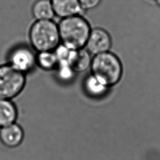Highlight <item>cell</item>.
Masks as SVG:
<instances>
[{
  "label": "cell",
  "instance_id": "obj_1",
  "mask_svg": "<svg viewBox=\"0 0 160 160\" xmlns=\"http://www.w3.org/2000/svg\"><path fill=\"white\" fill-rule=\"evenodd\" d=\"M58 28L62 44L71 49L84 48L91 31L89 22L79 15L62 19Z\"/></svg>",
  "mask_w": 160,
  "mask_h": 160
},
{
  "label": "cell",
  "instance_id": "obj_2",
  "mask_svg": "<svg viewBox=\"0 0 160 160\" xmlns=\"http://www.w3.org/2000/svg\"><path fill=\"white\" fill-rule=\"evenodd\" d=\"M91 69L92 74L109 88L117 84L122 74V66L119 59L109 51L94 56Z\"/></svg>",
  "mask_w": 160,
  "mask_h": 160
},
{
  "label": "cell",
  "instance_id": "obj_3",
  "mask_svg": "<svg viewBox=\"0 0 160 160\" xmlns=\"http://www.w3.org/2000/svg\"><path fill=\"white\" fill-rule=\"evenodd\" d=\"M29 38L37 52L53 51L61 41L58 24L52 20L36 21L30 28Z\"/></svg>",
  "mask_w": 160,
  "mask_h": 160
},
{
  "label": "cell",
  "instance_id": "obj_4",
  "mask_svg": "<svg viewBox=\"0 0 160 160\" xmlns=\"http://www.w3.org/2000/svg\"><path fill=\"white\" fill-rule=\"evenodd\" d=\"M25 84L24 74L8 63L0 65V99H12L22 92Z\"/></svg>",
  "mask_w": 160,
  "mask_h": 160
},
{
  "label": "cell",
  "instance_id": "obj_5",
  "mask_svg": "<svg viewBox=\"0 0 160 160\" xmlns=\"http://www.w3.org/2000/svg\"><path fill=\"white\" fill-rule=\"evenodd\" d=\"M31 48L24 44L13 47L8 54V64L17 71L26 74L36 65V54Z\"/></svg>",
  "mask_w": 160,
  "mask_h": 160
},
{
  "label": "cell",
  "instance_id": "obj_6",
  "mask_svg": "<svg viewBox=\"0 0 160 160\" xmlns=\"http://www.w3.org/2000/svg\"><path fill=\"white\" fill-rule=\"evenodd\" d=\"M111 44L109 33L102 28H96L91 29L85 47L91 54L95 56L109 51Z\"/></svg>",
  "mask_w": 160,
  "mask_h": 160
},
{
  "label": "cell",
  "instance_id": "obj_7",
  "mask_svg": "<svg viewBox=\"0 0 160 160\" xmlns=\"http://www.w3.org/2000/svg\"><path fill=\"white\" fill-rule=\"evenodd\" d=\"M23 138V129L16 122L0 128V141L8 148H14L18 146Z\"/></svg>",
  "mask_w": 160,
  "mask_h": 160
},
{
  "label": "cell",
  "instance_id": "obj_8",
  "mask_svg": "<svg viewBox=\"0 0 160 160\" xmlns=\"http://www.w3.org/2000/svg\"><path fill=\"white\" fill-rule=\"evenodd\" d=\"M92 59L90 52L86 49H72L68 62L75 72L80 73L91 68Z\"/></svg>",
  "mask_w": 160,
  "mask_h": 160
},
{
  "label": "cell",
  "instance_id": "obj_9",
  "mask_svg": "<svg viewBox=\"0 0 160 160\" xmlns=\"http://www.w3.org/2000/svg\"><path fill=\"white\" fill-rule=\"evenodd\" d=\"M54 14L62 19L79 15L82 11L79 0H51Z\"/></svg>",
  "mask_w": 160,
  "mask_h": 160
},
{
  "label": "cell",
  "instance_id": "obj_10",
  "mask_svg": "<svg viewBox=\"0 0 160 160\" xmlns=\"http://www.w3.org/2000/svg\"><path fill=\"white\" fill-rule=\"evenodd\" d=\"M18 109L12 99H0V128L16 122Z\"/></svg>",
  "mask_w": 160,
  "mask_h": 160
},
{
  "label": "cell",
  "instance_id": "obj_11",
  "mask_svg": "<svg viewBox=\"0 0 160 160\" xmlns=\"http://www.w3.org/2000/svg\"><path fill=\"white\" fill-rule=\"evenodd\" d=\"M32 14L36 21L51 20L55 14L51 0H37L32 7Z\"/></svg>",
  "mask_w": 160,
  "mask_h": 160
},
{
  "label": "cell",
  "instance_id": "obj_12",
  "mask_svg": "<svg viewBox=\"0 0 160 160\" xmlns=\"http://www.w3.org/2000/svg\"><path fill=\"white\" fill-rule=\"evenodd\" d=\"M83 85L86 93L94 98L103 96L106 93L109 88V87L102 84L92 74L86 78Z\"/></svg>",
  "mask_w": 160,
  "mask_h": 160
},
{
  "label": "cell",
  "instance_id": "obj_13",
  "mask_svg": "<svg viewBox=\"0 0 160 160\" xmlns=\"http://www.w3.org/2000/svg\"><path fill=\"white\" fill-rule=\"evenodd\" d=\"M36 65L40 68L49 71L54 69L58 66V60L52 51H41L36 54Z\"/></svg>",
  "mask_w": 160,
  "mask_h": 160
},
{
  "label": "cell",
  "instance_id": "obj_14",
  "mask_svg": "<svg viewBox=\"0 0 160 160\" xmlns=\"http://www.w3.org/2000/svg\"><path fill=\"white\" fill-rule=\"evenodd\" d=\"M58 75L62 81H68L73 78L75 72L68 62H60L58 64Z\"/></svg>",
  "mask_w": 160,
  "mask_h": 160
},
{
  "label": "cell",
  "instance_id": "obj_15",
  "mask_svg": "<svg viewBox=\"0 0 160 160\" xmlns=\"http://www.w3.org/2000/svg\"><path fill=\"white\" fill-rule=\"evenodd\" d=\"M71 50L72 49L67 48L62 44H59L54 50V52L58 60V62H68Z\"/></svg>",
  "mask_w": 160,
  "mask_h": 160
},
{
  "label": "cell",
  "instance_id": "obj_16",
  "mask_svg": "<svg viewBox=\"0 0 160 160\" xmlns=\"http://www.w3.org/2000/svg\"><path fill=\"white\" fill-rule=\"evenodd\" d=\"M82 9H92L96 8L101 0H79Z\"/></svg>",
  "mask_w": 160,
  "mask_h": 160
},
{
  "label": "cell",
  "instance_id": "obj_17",
  "mask_svg": "<svg viewBox=\"0 0 160 160\" xmlns=\"http://www.w3.org/2000/svg\"><path fill=\"white\" fill-rule=\"evenodd\" d=\"M156 2L160 6V0H156Z\"/></svg>",
  "mask_w": 160,
  "mask_h": 160
}]
</instances>
